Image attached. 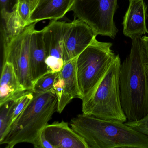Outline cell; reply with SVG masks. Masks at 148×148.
<instances>
[{
	"mask_svg": "<svg viewBox=\"0 0 148 148\" xmlns=\"http://www.w3.org/2000/svg\"><path fill=\"white\" fill-rule=\"evenodd\" d=\"M132 40L130 52L121 64L119 73L121 103L128 121H138L148 113V60L141 36Z\"/></svg>",
	"mask_w": 148,
	"mask_h": 148,
	"instance_id": "cell-1",
	"label": "cell"
},
{
	"mask_svg": "<svg viewBox=\"0 0 148 148\" xmlns=\"http://www.w3.org/2000/svg\"><path fill=\"white\" fill-rule=\"evenodd\" d=\"M71 22L52 20L42 29L47 53L46 64L50 71L58 73L64 64L65 42Z\"/></svg>",
	"mask_w": 148,
	"mask_h": 148,
	"instance_id": "cell-8",
	"label": "cell"
},
{
	"mask_svg": "<svg viewBox=\"0 0 148 148\" xmlns=\"http://www.w3.org/2000/svg\"><path fill=\"white\" fill-rule=\"evenodd\" d=\"M42 132L54 148H88L84 140L64 120L48 124Z\"/></svg>",
	"mask_w": 148,
	"mask_h": 148,
	"instance_id": "cell-11",
	"label": "cell"
},
{
	"mask_svg": "<svg viewBox=\"0 0 148 148\" xmlns=\"http://www.w3.org/2000/svg\"><path fill=\"white\" fill-rule=\"evenodd\" d=\"M11 63H3L0 80V105L26 91Z\"/></svg>",
	"mask_w": 148,
	"mask_h": 148,
	"instance_id": "cell-15",
	"label": "cell"
},
{
	"mask_svg": "<svg viewBox=\"0 0 148 148\" xmlns=\"http://www.w3.org/2000/svg\"><path fill=\"white\" fill-rule=\"evenodd\" d=\"M142 39L144 49L148 60V36H143L142 37Z\"/></svg>",
	"mask_w": 148,
	"mask_h": 148,
	"instance_id": "cell-24",
	"label": "cell"
},
{
	"mask_svg": "<svg viewBox=\"0 0 148 148\" xmlns=\"http://www.w3.org/2000/svg\"><path fill=\"white\" fill-rule=\"evenodd\" d=\"M129 5L123 17V33L131 39L148 34L146 20L147 6L144 0H129Z\"/></svg>",
	"mask_w": 148,
	"mask_h": 148,
	"instance_id": "cell-12",
	"label": "cell"
},
{
	"mask_svg": "<svg viewBox=\"0 0 148 148\" xmlns=\"http://www.w3.org/2000/svg\"><path fill=\"white\" fill-rule=\"evenodd\" d=\"M3 20L1 29L2 39L10 40L20 34L27 27L17 11L13 9L12 12L1 13Z\"/></svg>",
	"mask_w": 148,
	"mask_h": 148,
	"instance_id": "cell-16",
	"label": "cell"
},
{
	"mask_svg": "<svg viewBox=\"0 0 148 148\" xmlns=\"http://www.w3.org/2000/svg\"><path fill=\"white\" fill-rule=\"evenodd\" d=\"M118 0H74L71 11L87 24L96 35L115 38L118 32L114 21Z\"/></svg>",
	"mask_w": 148,
	"mask_h": 148,
	"instance_id": "cell-6",
	"label": "cell"
},
{
	"mask_svg": "<svg viewBox=\"0 0 148 148\" xmlns=\"http://www.w3.org/2000/svg\"><path fill=\"white\" fill-rule=\"evenodd\" d=\"M10 0H0L1 13L9 12V5H10Z\"/></svg>",
	"mask_w": 148,
	"mask_h": 148,
	"instance_id": "cell-22",
	"label": "cell"
},
{
	"mask_svg": "<svg viewBox=\"0 0 148 148\" xmlns=\"http://www.w3.org/2000/svg\"><path fill=\"white\" fill-rule=\"evenodd\" d=\"M77 58L65 63L54 84L58 99L57 112L59 113L73 99H82L77 77Z\"/></svg>",
	"mask_w": 148,
	"mask_h": 148,
	"instance_id": "cell-9",
	"label": "cell"
},
{
	"mask_svg": "<svg viewBox=\"0 0 148 148\" xmlns=\"http://www.w3.org/2000/svg\"><path fill=\"white\" fill-rule=\"evenodd\" d=\"M58 99L54 89L34 93V97L10 127L0 144L13 148L20 143L37 144L44 128L57 111Z\"/></svg>",
	"mask_w": 148,
	"mask_h": 148,
	"instance_id": "cell-3",
	"label": "cell"
},
{
	"mask_svg": "<svg viewBox=\"0 0 148 148\" xmlns=\"http://www.w3.org/2000/svg\"><path fill=\"white\" fill-rule=\"evenodd\" d=\"M124 123L125 125L135 130L148 137V113L139 120L127 121Z\"/></svg>",
	"mask_w": 148,
	"mask_h": 148,
	"instance_id": "cell-20",
	"label": "cell"
},
{
	"mask_svg": "<svg viewBox=\"0 0 148 148\" xmlns=\"http://www.w3.org/2000/svg\"><path fill=\"white\" fill-rule=\"evenodd\" d=\"M46 58L42 30H35L31 37L30 50V72L33 84L39 78L51 72L46 64Z\"/></svg>",
	"mask_w": 148,
	"mask_h": 148,
	"instance_id": "cell-14",
	"label": "cell"
},
{
	"mask_svg": "<svg viewBox=\"0 0 148 148\" xmlns=\"http://www.w3.org/2000/svg\"><path fill=\"white\" fill-rule=\"evenodd\" d=\"M145 70H146V74H147V78L148 80V64L145 66Z\"/></svg>",
	"mask_w": 148,
	"mask_h": 148,
	"instance_id": "cell-25",
	"label": "cell"
},
{
	"mask_svg": "<svg viewBox=\"0 0 148 148\" xmlns=\"http://www.w3.org/2000/svg\"><path fill=\"white\" fill-rule=\"evenodd\" d=\"M58 73L49 72L34 81L32 90L34 93H42L54 89Z\"/></svg>",
	"mask_w": 148,
	"mask_h": 148,
	"instance_id": "cell-18",
	"label": "cell"
},
{
	"mask_svg": "<svg viewBox=\"0 0 148 148\" xmlns=\"http://www.w3.org/2000/svg\"><path fill=\"white\" fill-rule=\"evenodd\" d=\"M21 94L0 105V141L5 136L12 125L13 113Z\"/></svg>",
	"mask_w": 148,
	"mask_h": 148,
	"instance_id": "cell-17",
	"label": "cell"
},
{
	"mask_svg": "<svg viewBox=\"0 0 148 148\" xmlns=\"http://www.w3.org/2000/svg\"><path fill=\"white\" fill-rule=\"evenodd\" d=\"M74 0H39L32 12L29 24L45 20H58L71 11Z\"/></svg>",
	"mask_w": 148,
	"mask_h": 148,
	"instance_id": "cell-13",
	"label": "cell"
},
{
	"mask_svg": "<svg viewBox=\"0 0 148 148\" xmlns=\"http://www.w3.org/2000/svg\"><path fill=\"white\" fill-rule=\"evenodd\" d=\"M121 65L120 57L119 54H116L90 97L82 103L83 114L101 119L127 122L120 97Z\"/></svg>",
	"mask_w": 148,
	"mask_h": 148,
	"instance_id": "cell-4",
	"label": "cell"
},
{
	"mask_svg": "<svg viewBox=\"0 0 148 148\" xmlns=\"http://www.w3.org/2000/svg\"><path fill=\"white\" fill-rule=\"evenodd\" d=\"M112 44L96 38L77 58V72L82 103L88 99L114 60Z\"/></svg>",
	"mask_w": 148,
	"mask_h": 148,
	"instance_id": "cell-5",
	"label": "cell"
},
{
	"mask_svg": "<svg viewBox=\"0 0 148 148\" xmlns=\"http://www.w3.org/2000/svg\"><path fill=\"white\" fill-rule=\"evenodd\" d=\"M39 0H16V2L21 1H26L29 5L31 9V14L36 7Z\"/></svg>",
	"mask_w": 148,
	"mask_h": 148,
	"instance_id": "cell-23",
	"label": "cell"
},
{
	"mask_svg": "<svg viewBox=\"0 0 148 148\" xmlns=\"http://www.w3.org/2000/svg\"><path fill=\"white\" fill-rule=\"evenodd\" d=\"M71 127L88 148H148V137L119 121L79 114L71 120Z\"/></svg>",
	"mask_w": 148,
	"mask_h": 148,
	"instance_id": "cell-2",
	"label": "cell"
},
{
	"mask_svg": "<svg viewBox=\"0 0 148 148\" xmlns=\"http://www.w3.org/2000/svg\"><path fill=\"white\" fill-rule=\"evenodd\" d=\"M96 37L92 29L83 21L77 19L71 22L64 47V64L77 58Z\"/></svg>",
	"mask_w": 148,
	"mask_h": 148,
	"instance_id": "cell-10",
	"label": "cell"
},
{
	"mask_svg": "<svg viewBox=\"0 0 148 148\" xmlns=\"http://www.w3.org/2000/svg\"><path fill=\"white\" fill-rule=\"evenodd\" d=\"M34 147L36 148H54L53 145L46 138L42 131Z\"/></svg>",
	"mask_w": 148,
	"mask_h": 148,
	"instance_id": "cell-21",
	"label": "cell"
},
{
	"mask_svg": "<svg viewBox=\"0 0 148 148\" xmlns=\"http://www.w3.org/2000/svg\"><path fill=\"white\" fill-rule=\"evenodd\" d=\"M37 23L27 26L22 33L9 40L2 39L3 63L13 66L16 75L26 90L33 87L30 72V50L31 37Z\"/></svg>",
	"mask_w": 148,
	"mask_h": 148,
	"instance_id": "cell-7",
	"label": "cell"
},
{
	"mask_svg": "<svg viewBox=\"0 0 148 148\" xmlns=\"http://www.w3.org/2000/svg\"><path fill=\"white\" fill-rule=\"evenodd\" d=\"M13 9L17 11L26 27L30 25L29 21L31 15V9L29 5L26 1L16 2Z\"/></svg>",
	"mask_w": 148,
	"mask_h": 148,
	"instance_id": "cell-19",
	"label": "cell"
}]
</instances>
